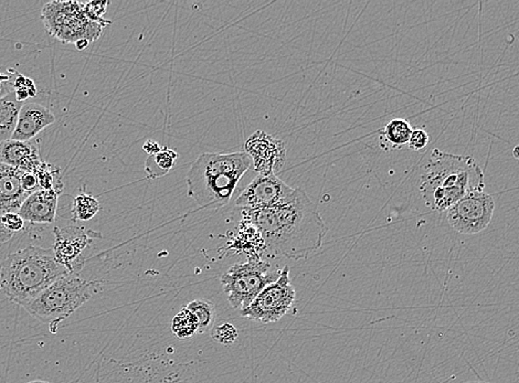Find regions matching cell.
Listing matches in <instances>:
<instances>
[{
  "mask_svg": "<svg viewBox=\"0 0 519 383\" xmlns=\"http://www.w3.org/2000/svg\"><path fill=\"white\" fill-rule=\"evenodd\" d=\"M259 231L265 247L277 257L307 259L322 247L328 229L315 204L302 188L293 199L275 208L242 212Z\"/></svg>",
  "mask_w": 519,
  "mask_h": 383,
  "instance_id": "6da1fadb",
  "label": "cell"
},
{
  "mask_svg": "<svg viewBox=\"0 0 519 383\" xmlns=\"http://www.w3.org/2000/svg\"><path fill=\"white\" fill-rule=\"evenodd\" d=\"M417 186L425 204L433 212H443L468 194L484 192L485 182L474 158L433 149Z\"/></svg>",
  "mask_w": 519,
  "mask_h": 383,
  "instance_id": "7a4b0ae2",
  "label": "cell"
},
{
  "mask_svg": "<svg viewBox=\"0 0 519 383\" xmlns=\"http://www.w3.org/2000/svg\"><path fill=\"white\" fill-rule=\"evenodd\" d=\"M68 274V269L56 262L52 249L28 247L6 257L0 267V291L24 308Z\"/></svg>",
  "mask_w": 519,
  "mask_h": 383,
  "instance_id": "3957f363",
  "label": "cell"
},
{
  "mask_svg": "<svg viewBox=\"0 0 519 383\" xmlns=\"http://www.w3.org/2000/svg\"><path fill=\"white\" fill-rule=\"evenodd\" d=\"M252 160L240 153H204L194 160L187 174L188 197L207 210L227 206Z\"/></svg>",
  "mask_w": 519,
  "mask_h": 383,
  "instance_id": "277c9868",
  "label": "cell"
},
{
  "mask_svg": "<svg viewBox=\"0 0 519 383\" xmlns=\"http://www.w3.org/2000/svg\"><path fill=\"white\" fill-rule=\"evenodd\" d=\"M95 287L97 282L86 281L79 274H68L44 289L24 309L46 324L51 334H56L59 324L92 299Z\"/></svg>",
  "mask_w": 519,
  "mask_h": 383,
  "instance_id": "5b68a950",
  "label": "cell"
},
{
  "mask_svg": "<svg viewBox=\"0 0 519 383\" xmlns=\"http://www.w3.org/2000/svg\"><path fill=\"white\" fill-rule=\"evenodd\" d=\"M281 272L259 257H248L247 262L233 264L220 279L231 307L244 311L265 287L280 279Z\"/></svg>",
  "mask_w": 519,
  "mask_h": 383,
  "instance_id": "8992f818",
  "label": "cell"
},
{
  "mask_svg": "<svg viewBox=\"0 0 519 383\" xmlns=\"http://www.w3.org/2000/svg\"><path fill=\"white\" fill-rule=\"evenodd\" d=\"M49 34L64 44H76L80 39L92 42L100 38L103 26L85 16L83 4L78 1H54L44 5L41 12Z\"/></svg>",
  "mask_w": 519,
  "mask_h": 383,
  "instance_id": "52a82bcc",
  "label": "cell"
},
{
  "mask_svg": "<svg viewBox=\"0 0 519 383\" xmlns=\"http://www.w3.org/2000/svg\"><path fill=\"white\" fill-rule=\"evenodd\" d=\"M296 302V292L290 279V267L282 269L281 277L265 287L241 316L261 324L277 323L289 313Z\"/></svg>",
  "mask_w": 519,
  "mask_h": 383,
  "instance_id": "ba28073f",
  "label": "cell"
},
{
  "mask_svg": "<svg viewBox=\"0 0 519 383\" xmlns=\"http://www.w3.org/2000/svg\"><path fill=\"white\" fill-rule=\"evenodd\" d=\"M495 210V200L488 192H472L448 209L447 220L456 232L474 236L488 228Z\"/></svg>",
  "mask_w": 519,
  "mask_h": 383,
  "instance_id": "9c48e42d",
  "label": "cell"
},
{
  "mask_svg": "<svg viewBox=\"0 0 519 383\" xmlns=\"http://www.w3.org/2000/svg\"><path fill=\"white\" fill-rule=\"evenodd\" d=\"M295 192L277 175H257L237 198L236 207L241 212L275 208L293 199Z\"/></svg>",
  "mask_w": 519,
  "mask_h": 383,
  "instance_id": "30bf717a",
  "label": "cell"
},
{
  "mask_svg": "<svg viewBox=\"0 0 519 383\" xmlns=\"http://www.w3.org/2000/svg\"><path fill=\"white\" fill-rule=\"evenodd\" d=\"M54 243L52 247L54 259L66 267L70 274H79L85 264L83 251L92 244L93 240L102 238V234L84 227L68 226L54 229Z\"/></svg>",
  "mask_w": 519,
  "mask_h": 383,
  "instance_id": "8fae6325",
  "label": "cell"
},
{
  "mask_svg": "<svg viewBox=\"0 0 519 383\" xmlns=\"http://www.w3.org/2000/svg\"><path fill=\"white\" fill-rule=\"evenodd\" d=\"M244 153L252 160L259 175H277L287 161V147L281 139L265 131H257L245 141Z\"/></svg>",
  "mask_w": 519,
  "mask_h": 383,
  "instance_id": "7c38bea8",
  "label": "cell"
},
{
  "mask_svg": "<svg viewBox=\"0 0 519 383\" xmlns=\"http://www.w3.org/2000/svg\"><path fill=\"white\" fill-rule=\"evenodd\" d=\"M56 121L54 113L44 105L27 102L20 109L17 126L12 134L14 141H29L46 127Z\"/></svg>",
  "mask_w": 519,
  "mask_h": 383,
  "instance_id": "4fadbf2b",
  "label": "cell"
},
{
  "mask_svg": "<svg viewBox=\"0 0 519 383\" xmlns=\"http://www.w3.org/2000/svg\"><path fill=\"white\" fill-rule=\"evenodd\" d=\"M59 196L54 190H38L24 200L18 214L29 224H54L58 212Z\"/></svg>",
  "mask_w": 519,
  "mask_h": 383,
  "instance_id": "5bb4252c",
  "label": "cell"
},
{
  "mask_svg": "<svg viewBox=\"0 0 519 383\" xmlns=\"http://www.w3.org/2000/svg\"><path fill=\"white\" fill-rule=\"evenodd\" d=\"M39 147L34 141L9 139L0 143V163L24 171L34 172L41 165Z\"/></svg>",
  "mask_w": 519,
  "mask_h": 383,
  "instance_id": "9a60e30c",
  "label": "cell"
},
{
  "mask_svg": "<svg viewBox=\"0 0 519 383\" xmlns=\"http://www.w3.org/2000/svg\"><path fill=\"white\" fill-rule=\"evenodd\" d=\"M24 170L0 163V216L18 212L29 194L22 189Z\"/></svg>",
  "mask_w": 519,
  "mask_h": 383,
  "instance_id": "2e32d148",
  "label": "cell"
},
{
  "mask_svg": "<svg viewBox=\"0 0 519 383\" xmlns=\"http://www.w3.org/2000/svg\"><path fill=\"white\" fill-rule=\"evenodd\" d=\"M22 105L24 103L17 100L15 92L0 100V143L11 139Z\"/></svg>",
  "mask_w": 519,
  "mask_h": 383,
  "instance_id": "e0dca14e",
  "label": "cell"
},
{
  "mask_svg": "<svg viewBox=\"0 0 519 383\" xmlns=\"http://www.w3.org/2000/svg\"><path fill=\"white\" fill-rule=\"evenodd\" d=\"M178 154L168 147L162 148V151L154 155L148 156L145 161V170L152 179L163 177L175 166Z\"/></svg>",
  "mask_w": 519,
  "mask_h": 383,
  "instance_id": "ac0fdd59",
  "label": "cell"
},
{
  "mask_svg": "<svg viewBox=\"0 0 519 383\" xmlns=\"http://www.w3.org/2000/svg\"><path fill=\"white\" fill-rule=\"evenodd\" d=\"M34 174L38 179L40 190H54L59 194L64 192L62 174L58 166L42 161L41 165L34 170Z\"/></svg>",
  "mask_w": 519,
  "mask_h": 383,
  "instance_id": "d6986e66",
  "label": "cell"
},
{
  "mask_svg": "<svg viewBox=\"0 0 519 383\" xmlns=\"http://www.w3.org/2000/svg\"><path fill=\"white\" fill-rule=\"evenodd\" d=\"M413 129L407 119H395L389 121L382 131L385 141L392 147H401L409 143Z\"/></svg>",
  "mask_w": 519,
  "mask_h": 383,
  "instance_id": "ffe728a7",
  "label": "cell"
},
{
  "mask_svg": "<svg viewBox=\"0 0 519 383\" xmlns=\"http://www.w3.org/2000/svg\"><path fill=\"white\" fill-rule=\"evenodd\" d=\"M198 329H199V322L187 307L182 308V311L172 318V332L179 339L192 337Z\"/></svg>",
  "mask_w": 519,
  "mask_h": 383,
  "instance_id": "44dd1931",
  "label": "cell"
},
{
  "mask_svg": "<svg viewBox=\"0 0 519 383\" xmlns=\"http://www.w3.org/2000/svg\"><path fill=\"white\" fill-rule=\"evenodd\" d=\"M100 212V204L91 194L81 192L73 199L71 217L73 221H89Z\"/></svg>",
  "mask_w": 519,
  "mask_h": 383,
  "instance_id": "7402d4cb",
  "label": "cell"
},
{
  "mask_svg": "<svg viewBox=\"0 0 519 383\" xmlns=\"http://www.w3.org/2000/svg\"><path fill=\"white\" fill-rule=\"evenodd\" d=\"M187 309H189L199 322V330L208 332L214 327L216 306L212 302L208 299H194L188 304Z\"/></svg>",
  "mask_w": 519,
  "mask_h": 383,
  "instance_id": "603a6c76",
  "label": "cell"
},
{
  "mask_svg": "<svg viewBox=\"0 0 519 383\" xmlns=\"http://www.w3.org/2000/svg\"><path fill=\"white\" fill-rule=\"evenodd\" d=\"M14 92L16 97L20 103L26 102V101L36 96V88L34 81L31 79L26 78L22 76L21 73L15 71V84H14Z\"/></svg>",
  "mask_w": 519,
  "mask_h": 383,
  "instance_id": "cb8c5ba5",
  "label": "cell"
},
{
  "mask_svg": "<svg viewBox=\"0 0 519 383\" xmlns=\"http://www.w3.org/2000/svg\"><path fill=\"white\" fill-rule=\"evenodd\" d=\"M238 337V330L231 324H222V325L216 326L212 329V339L218 342V344H224V346H230V344H234Z\"/></svg>",
  "mask_w": 519,
  "mask_h": 383,
  "instance_id": "d4e9b609",
  "label": "cell"
},
{
  "mask_svg": "<svg viewBox=\"0 0 519 383\" xmlns=\"http://www.w3.org/2000/svg\"><path fill=\"white\" fill-rule=\"evenodd\" d=\"M109 4V1H90V3L83 4L85 16L91 21L99 22L105 27H107V24H112V21L102 18L103 15L107 12Z\"/></svg>",
  "mask_w": 519,
  "mask_h": 383,
  "instance_id": "484cf974",
  "label": "cell"
},
{
  "mask_svg": "<svg viewBox=\"0 0 519 383\" xmlns=\"http://www.w3.org/2000/svg\"><path fill=\"white\" fill-rule=\"evenodd\" d=\"M0 220L5 224L6 228L11 231L14 234L20 232L26 224V221L18 212H8V214H1Z\"/></svg>",
  "mask_w": 519,
  "mask_h": 383,
  "instance_id": "4316f807",
  "label": "cell"
},
{
  "mask_svg": "<svg viewBox=\"0 0 519 383\" xmlns=\"http://www.w3.org/2000/svg\"><path fill=\"white\" fill-rule=\"evenodd\" d=\"M429 141V134L425 129H413L409 143H407V147L410 148L411 151H419L427 147Z\"/></svg>",
  "mask_w": 519,
  "mask_h": 383,
  "instance_id": "83f0119b",
  "label": "cell"
},
{
  "mask_svg": "<svg viewBox=\"0 0 519 383\" xmlns=\"http://www.w3.org/2000/svg\"><path fill=\"white\" fill-rule=\"evenodd\" d=\"M22 189L27 192L28 194H34V192L40 190L38 179L34 172L24 171L21 177Z\"/></svg>",
  "mask_w": 519,
  "mask_h": 383,
  "instance_id": "f1b7e54d",
  "label": "cell"
},
{
  "mask_svg": "<svg viewBox=\"0 0 519 383\" xmlns=\"http://www.w3.org/2000/svg\"><path fill=\"white\" fill-rule=\"evenodd\" d=\"M14 74H15V70H14ZM14 84H15V76L11 80L6 82L3 86H0V100L7 96L10 93L14 92Z\"/></svg>",
  "mask_w": 519,
  "mask_h": 383,
  "instance_id": "f546056e",
  "label": "cell"
},
{
  "mask_svg": "<svg viewBox=\"0 0 519 383\" xmlns=\"http://www.w3.org/2000/svg\"><path fill=\"white\" fill-rule=\"evenodd\" d=\"M162 146L159 144L156 143L154 141H147L144 144L143 149L148 154V155H154V154L158 153L162 151Z\"/></svg>",
  "mask_w": 519,
  "mask_h": 383,
  "instance_id": "4dcf8cb0",
  "label": "cell"
},
{
  "mask_svg": "<svg viewBox=\"0 0 519 383\" xmlns=\"http://www.w3.org/2000/svg\"><path fill=\"white\" fill-rule=\"evenodd\" d=\"M14 237V233L6 228L5 224L0 220V243H5Z\"/></svg>",
  "mask_w": 519,
  "mask_h": 383,
  "instance_id": "1f68e13d",
  "label": "cell"
},
{
  "mask_svg": "<svg viewBox=\"0 0 519 383\" xmlns=\"http://www.w3.org/2000/svg\"><path fill=\"white\" fill-rule=\"evenodd\" d=\"M15 74H14V69H8V74H3L0 73V86H3L6 82L14 79Z\"/></svg>",
  "mask_w": 519,
  "mask_h": 383,
  "instance_id": "d6a6232c",
  "label": "cell"
},
{
  "mask_svg": "<svg viewBox=\"0 0 519 383\" xmlns=\"http://www.w3.org/2000/svg\"><path fill=\"white\" fill-rule=\"evenodd\" d=\"M74 46H76V48L78 49V50L82 51V50H85V49L90 46V41L86 39H80L74 44Z\"/></svg>",
  "mask_w": 519,
  "mask_h": 383,
  "instance_id": "836d02e7",
  "label": "cell"
},
{
  "mask_svg": "<svg viewBox=\"0 0 519 383\" xmlns=\"http://www.w3.org/2000/svg\"><path fill=\"white\" fill-rule=\"evenodd\" d=\"M26 383H51L48 382V381H44V380H34V381H29V382Z\"/></svg>",
  "mask_w": 519,
  "mask_h": 383,
  "instance_id": "e575fe53",
  "label": "cell"
},
{
  "mask_svg": "<svg viewBox=\"0 0 519 383\" xmlns=\"http://www.w3.org/2000/svg\"><path fill=\"white\" fill-rule=\"evenodd\" d=\"M466 383H490V382H466Z\"/></svg>",
  "mask_w": 519,
  "mask_h": 383,
  "instance_id": "d590c367",
  "label": "cell"
}]
</instances>
